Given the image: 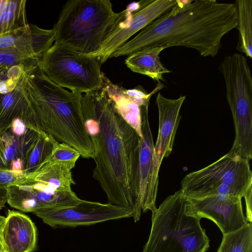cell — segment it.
Masks as SVG:
<instances>
[{"mask_svg": "<svg viewBox=\"0 0 252 252\" xmlns=\"http://www.w3.org/2000/svg\"><path fill=\"white\" fill-rule=\"evenodd\" d=\"M81 106L95 151L93 176L108 203L133 211L140 137L117 112L103 87L83 95Z\"/></svg>", "mask_w": 252, "mask_h": 252, "instance_id": "1", "label": "cell"}, {"mask_svg": "<svg viewBox=\"0 0 252 252\" xmlns=\"http://www.w3.org/2000/svg\"><path fill=\"white\" fill-rule=\"evenodd\" d=\"M236 4L215 0H179L111 56H128L144 48L182 46L202 57L216 56L221 39L237 26Z\"/></svg>", "mask_w": 252, "mask_h": 252, "instance_id": "2", "label": "cell"}, {"mask_svg": "<svg viewBox=\"0 0 252 252\" xmlns=\"http://www.w3.org/2000/svg\"><path fill=\"white\" fill-rule=\"evenodd\" d=\"M40 79V91L32 105L41 129L75 149L83 158L94 159L95 149L82 110L83 94L65 90L43 73Z\"/></svg>", "mask_w": 252, "mask_h": 252, "instance_id": "3", "label": "cell"}, {"mask_svg": "<svg viewBox=\"0 0 252 252\" xmlns=\"http://www.w3.org/2000/svg\"><path fill=\"white\" fill-rule=\"evenodd\" d=\"M152 212L148 240L142 252H206L209 239L180 189Z\"/></svg>", "mask_w": 252, "mask_h": 252, "instance_id": "4", "label": "cell"}, {"mask_svg": "<svg viewBox=\"0 0 252 252\" xmlns=\"http://www.w3.org/2000/svg\"><path fill=\"white\" fill-rule=\"evenodd\" d=\"M118 16L109 0H71L53 31L55 43L90 55L100 47Z\"/></svg>", "mask_w": 252, "mask_h": 252, "instance_id": "5", "label": "cell"}, {"mask_svg": "<svg viewBox=\"0 0 252 252\" xmlns=\"http://www.w3.org/2000/svg\"><path fill=\"white\" fill-rule=\"evenodd\" d=\"M180 189L188 199L252 194L249 160L228 153L214 162L185 176Z\"/></svg>", "mask_w": 252, "mask_h": 252, "instance_id": "6", "label": "cell"}, {"mask_svg": "<svg viewBox=\"0 0 252 252\" xmlns=\"http://www.w3.org/2000/svg\"><path fill=\"white\" fill-rule=\"evenodd\" d=\"M96 57L55 43L44 54L41 66L46 76L71 92L87 94L101 89L104 74Z\"/></svg>", "mask_w": 252, "mask_h": 252, "instance_id": "7", "label": "cell"}, {"mask_svg": "<svg viewBox=\"0 0 252 252\" xmlns=\"http://www.w3.org/2000/svg\"><path fill=\"white\" fill-rule=\"evenodd\" d=\"M177 0H141L129 4L118 13L115 23L99 48L91 56L99 58L101 63L150 23L170 10Z\"/></svg>", "mask_w": 252, "mask_h": 252, "instance_id": "8", "label": "cell"}, {"mask_svg": "<svg viewBox=\"0 0 252 252\" xmlns=\"http://www.w3.org/2000/svg\"><path fill=\"white\" fill-rule=\"evenodd\" d=\"M33 213L52 227H76L129 218L132 217V210L108 203L81 199L73 206L43 209Z\"/></svg>", "mask_w": 252, "mask_h": 252, "instance_id": "9", "label": "cell"}, {"mask_svg": "<svg viewBox=\"0 0 252 252\" xmlns=\"http://www.w3.org/2000/svg\"><path fill=\"white\" fill-rule=\"evenodd\" d=\"M186 95L176 99L167 98L159 92L156 97L158 112V131L154 147L152 173L149 194L150 211L156 208V201L158 186V173L164 158L171 153L176 133L182 116L180 112Z\"/></svg>", "mask_w": 252, "mask_h": 252, "instance_id": "10", "label": "cell"}, {"mask_svg": "<svg viewBox=\"0 0 252 252\" xmlns=\"http://www.w3.org/2000/svg\"><path fill=\"white\" fill-rule=\"evenodd\" d=\"M42 132L39 126L15 119L8 129L0 133V167L24 173Z\"/></svg>", "mask_w": 252, "mask_h": 252, "instance_id": "11", "label": "cell"}, {"mask_svg": "<svg viewBox=\"0 0 252 252\" xmlns=\"http://www.w3.org/2000/svg\"><path fill=\"white\" fill-rule=\"evenodd\" d=\"M188 199L196 216L214 222L223 235L236 231L249 222L240 197L220 195Z\"/></svg>", "mask_w": 252, "mask_h": 252, "instance_id": "12", "label": "cell"}, {"mask_svg": "<svg viewBox=\"0 0 252 252\" xmlns=\"http://www.w3.org/2000/svg\"><path fill=\"white\" fill-rule=\"evenodd\" d=\"M149 105L141 107L142 134L140 138L137 170L134 188L135 205L132 214L138 221L141 211L150 210L149 194L153 168L154 142L148 118Z\"/></svg>", "mask_w": 252, "mask_h": 252, "instance_id": "13", "label": "cell"}, {"mask_svg": "<svg viewBox=\"0 0 252 252\" xmlns=\"http://www.w3.org/2000/svg\"><path fill=\"white\" fill-rule=\"evenodd\" d=\"M7 203L12 208L24 212L43 209L60 208L76 205L81 201L72 190L46 193L35 190L24 184L5 188Z\"/></svg>", "mask_w": 252, "mask_h": 252, "instance_id": "14", "label": "cell"}, {"mask_svg": "<svg viewBox=\"0 0 252 252\" xmlns=\"http://www.w3.org/2000/svg\"><path fill=\"white\" fill-rule=\"evenodd\" d=\"M5 252H32L36 248V228L27 215L9 210L0 233Z\"/></svg>", "mask_w": 252, "mask_h": 252, "instance_id": "15", "label": "cell"}, {"mask_svg": "<svg viewBox=\"0 0 252 252\" xmlns=\"http://www.w3.org/2000/svg\"><path fill=\"white\" fill-rule=\"evenodd\" d=\"M103 88L117 112L142 137L141 107L149 105L150 99L143 96L127 94L124 88L113 83L105 74Z\"/></svg>", "mask_w": 252, "mask_h": 252, "instance_id": "16", "label": "cell"}, {"mask_svg": "<svg viewBox=\"0 0 252 252\" xmlns=\"http://www.w3.org/2000/svg\"><path fill=\"white\" fill-rule=\"evenodd\" d=\"M75 163L47 161L32 173L26 174L30 180L48 186L57 191L72 190L71 186L75 182L71 170Z\"/></svg>", "mask_w": 252, "mask_h": 252, "instance_id": "17", "label": "cell"}, {"mask_svg": "<svg viewBox=\"0 0 252 252\" xmlns=\"http://www.w3.org/2000/svg\"><path fill=\"white\" fill-rule=\"evenodd\" d=\"M161 47H151L134 52L125 61L126 66L132 72L147 76L158 82L164 80L163 75L170 72L162 64L159 54L164 50Z\"/></svg>", "mask_w": 252, "mask_h": 252, "instance_id": "18", "label": "cell"}, {"mask_svg": "<svg viewBox=\"0 0 252 252\" xmlns=\"http://www.w3.org/2000/svg\"><path fill=\"white\" fill-rule=\"evenodd\" d=\"M237 26L239 32L236 49L252 58V0H237Z\"/></svg>", "mask_w": 252, "mask_h": 252, "instance_id": "19", "label": "cell"}, {"mask_svg": "<svg viewBox=\"0 0 252 252\" xmlns=\"http://www.w3.org/2000/svg\"><path fill=\"white\" fill-rule=\"evenodd\" d=\"M217 252H252V224L249 222L239 230L223 235Z\"/></svg>", "mask_w": 252, "mask_h": 252, "instance_id": "20", "label": "cell"}, {"mask_svg": "<svg viewBox=\"0 0 252 252\" xmlns=\"http://www.w3.org/2000/svg\"><path fill=\"white\" fill-rule=\"evenodd\" d=\"M59 143L52 136L43 131L33 149L24 174L32 173L51 157Z\"/></svg>", "mask_w": 252, "mask_h": 252, "instance_id": "21", "label": "cell"}, {"mask_svg": "<svg viewBox=\"0 0 252 252\" xmlns=\"http://www.w3.org/2000/svg\"><path fill=\"white\" fill-rule=\"evenodd\" d=\"M80 153L69 145L59 143L50 158L47 161L76 162ZM46 161V162H47Z\"/></svg>", "mask_w": 252, "mask_h": 252, "instance_id": "22", "label": "cell"}, {"mask_svg": "<svg viewBox=\"0 0 252 252\" xmlns=\"http://www.w3.org/2000/svg\"><path fill=\"white\" fill-rule=\"evenodd\" d=\"M25 176L26 174L16 173L0 167V188L19 184L24 180Z\"/></svg>", "mask_w": 252, "mask_h": 252, "instance_id": "23", "label": "cell"}, {"mask_svg": "<svg viewBox=\"0 0 252 252\" xmlns=\"http://www.w3.org/2000/svg\"><path fill=\"white\" fill-rule=\"evenodd\" d=\"M17 8V4L14 1H1L0 3V12L9 11L14 12Z\"/></svg>", "mask_w": 252, "mask_h": 252, "instance_id": "24", "label": "cell"}, {"mask_svg": "<svg viewBox=\"0 0 252 252\" xmlns=\"http://www.w3.org/2000/svg\"><path fill=\"white\" fill-rule=\"evenodd\" d=\"M14 38L10 35H5L0 37V48L9 47L13 45Z\"/></svg>", "mask_w": 252, "mask_h": 252, "instance_id": "25", "label": "cell"}, {"mask_svg": "<svg viewBox=\"0 0 252 252\" xmlns=\"http://www.w3.org/2000/svg\"><path fill=\"white\" fill-rule=\"evenodd\" d=\"M15 61V57L9 53H0V63H4L6 64H12Z\"/></svg>", "mask_w": 252, "mask_h": 252, "instance_id": "26", "label": "cell"}, {"mask_svg": "<svg viewBox=\"0 0 252 252\" xmlns=\"http://www.w3.org/2000/svg\"><path fill=\"white\" fill-rule=\"evenodd\" d=\"M13 16V13L11 11H5L0 12V22H7L12 19Z\"/></svg>", "mask_w": 252, "mask_h": 252, "instance_id": "27", "label": "cell"}, {"mask_svg": "<svg viewBox=\"0 0 252 252\" xmlns=\"http://www.w3.org/2000/svg\"><path fill=\"white\" fill-rule=\"evenodd\" d=\"M7 203L6 191L5 188H0V210L5 207Z\"/></svg>", "mask_w": 252, "mask_h": 252, "instance_id": "28", "label": "cell"}, {"mask_svg": "<svg viewBox=\"0 0 252 252\" xmlns=\"http://www.w3.org/2000/svg\"><path fill=\"white\" fill-rule=\"evenodd\" d=\"M7 92L6 84L3 82H0V93L5 94Z\"/></svg>", "mask_w": 252, "mask_h": 252, "instance_id": "29", "label": "cell"}, {"mask_svg": "<svg viewBox=\"0 0 252 252\" xmlns=\"http://www.w3.org/2000/svg\"><path fill=\"white\" fill-rule=\"evenodd\" d=\"M6 218L0 215V233L4 224Z\"/></svg>", "mask_w": 252, "mask_h": 252, "instance_id": "30", "label": "cell"}, {"mask_svg": "<svg viewBox=\"0 0 252 252\" xmlns=\"http://www.w3.org/2000/svg\"><path fill=\"white\" fill-rule=\"evenodd\" d=\"M0 252H5L4 249L3 248V246L2 244L1 240L0 237Z\"/></svg>", "mask_w": 252, "mask_h": 252, "instance_id": "31", "label": "cell"}]
</instances>
